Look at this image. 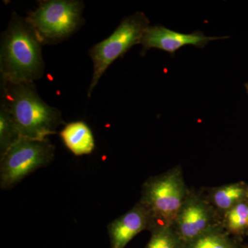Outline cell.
<instances>
[{"label":"cell","instance_id":"cell-17","mask_svg":"<svg viewBox=\"0 0 248 248\" xmlns=\"http://www.w3.org/2000/svg\"><path fill=\"white\" fill-rule=\"evenodd\" d=\"M245 248H248V246H247V247H245Z\"/></svg>","mask_w":248,"mask_h":248},{"label":"cell","instance_id":"cell-1","mask_svg":"<svg viewBox=\"0 0 248 248\" xmlns=\"http://www.w3.org/2000/svg\"><path fill=\"white\" fill-rule=\"evenodd\" d=\"M42 46L25 18L13 14L1 40V81L20 84L41 79L45 73Z\"/></svg>","mask_w":248,"mask_h":248},{"label":"cell","instance_id":"cell-5","mask_svg":"<svg viewBox=\"0 0 248 248\" xmlns=\"http://www.w3.org/2000/svg\"><path fill=\"white\" fill-rule=\"evenodd\" d=\"M149 27L150 21L146 15L142 12L135 13L124 18L108 37L90 50L93 73L88 91L89 97L109 66L117 59L122 58L134 46L140 45Z\"/></svg>","mask_w":248,"mask_h":248},{"label":"cell","instance_id":"cell-2","mask_svg":"<svg viewBox=\"0 0 248 248\" xmlns=\"http://www.w3.org/2000/svg\"><path fill=\"white\" fill-rule=\"evenodd\" d=\"M1 105L9 112L20 138L46 140L64 124L60 111L41 99L34 83L2 81Z\"/></svg>","mask_w":248,"mask_h":248},{"label":"cell","instance_id":"cell-9","mask_svg":"<svg viewBox=\"0 0 248 248\" xmlns=\"http://www.w3.org/2000/svg\"><path fill=\"white\" fill-rule=\"evenodd\" d=\"M153 226L149 212L138 202L108 226L110 248H125L137 235L144 231H151Z\"/></svg>","mask_w":248,"mask_h":248},{"label":"cell","instance_id":"cell-12","mask_svg":"<svg viewBox=\"0 0 248 248\" xmlns=\"http://www.w3.org/2000/svg\"><path fill=\"white\" fill-rule=\"evenodd\" d=\"M184 248H245L241 240L227 232L220 225L186 243Z\"/></svg>","mask_w":248,"mask_h":248},{"label":"cell","instance_id":"cell-4","mask_svg":"<svg viewBox=\"0 0 248 248\" xmlns=\"http://www.w3.org/2000/svg\"><path fill=\"white\" fill-rule=\"evenodd\" d=\"M79 0H47L25 18L42 45H56L71 37L84 22Z\"/></svg>","mask_w":248,"mask_h":248},{"label":"cell","instance_id":"cell-13","mask_svg":"<svg viewBox=\"0 0 248 248\" xmlns=\"http://www.w3.org/2000/svg\"><path fill=\"white\" fill-rule=\"evenodd\" d=\"M222 225L227 232L236 239L247 234L248 227V199L240 202L222 217Z\"/></svg>","mask_w":248,"mask_h":248},{"label":"cell","instance_id":"cell-15","mask_svg":"<svg viewBox=\"0 0 248 248\" xmlns=\"http://www.w3.org/2000/svg\"><path fill=\"white\" fill-rule=\"evenodd\" d=\"M14 122L6 108L0 107V156L9 149L19 139Z\"/></svg>","mask_w":248,"mask_h":248},{"label":"cell","instance_id":"cell-7","mask_svg":"<svg viewBox=\"0 0 248 248\" xmlns=\"http://www.w3.org/2000/svg\"><path fill=\"white\" fill-rule=\"evenodd\" d=\"M220 225L222 217L209 203L203 191L190 189L172 226L186 244Z\"/></svg>","mask_w":248,"mask_h":248},{"label":"cell","instance_id":"cell-18","mask_svg":"<svg viewBox=\"0 0 248 248\" xmlns=\"http://www.w3.org/2000/svg\"></svg>","mask_w":248,"mask_h":248},{"label":"cell","instance_id":"cell-6","mask_svg":"<svg viewBox=\"0 0 248 248\" xmlns=\"http://www.w3.org/2000/svg\"><path fill=\"white\" fill-rule=\"evenodd\" d=\"M55 156V146L46 140L20 138L10 147L0 161V186L8 190L41 168Z\"/></svg>","mask_w":248,"mask_h":248},{"label":"cell","instance_id":"cell-16","mask_svg":"<svg viewBox=\"0 0 248 248\" xmlns=\"http://www.w3.org/2000/svg\"><path fill=\"white\" fill-rule=\"evenodd\" d=\"M245 89H246V93H247L248 95V82L246 83L244 85Z\"/></svg>","mask_w":248,"mask_h":248},{"label":"cell","instance_id":"cell-10","mask_svg":"<svg viewBox=\"0 0 248 248\" xmlns=\"http://www.w3.org/2000/svg\"><path fill=\"white\" fill-rule=\"evenodd\" d=\"M202 191L209 203L221 217L240 202L248 199V185L244 182L205 187Z\"/></svg>","mask_w":248,"mask_h":248},{"label":"cell","instance_id":"cell-8","mask_svg":"<svg viewBox=\"0 0 248 248\" xmlns=\"http://www.w3.org/2000/svg\"><path fill=\"white\" fill-rule=\"evenodd\" d=\"M228 36L212 37L206 36L202 31H195L192 33H182L167 29L161 25L150 26L142 37L141 53H145L151 48H157L174 55L182 47L192 45L197 48H203L210 42L226 40Z\"/></svg>","mask_w":248,"mask_h":248},{"label":"cell","instance_id":"cell-3","mask_svg":"<svg viewBox=\"0 0 248 248\" xmlns=\"http://www.w3.org/2000/svg\"><path fill=\"white\" fill-rule=\"evenodd\" d=\"M189 190L180 165L146 179L139 202L149 212L153 228L172 226Z\"/></svg>","mask_w":248,"mask_h":248},{"label":"cell","instance_id":"cell-11","mask_svg":"<svg viewBox=\"0 0 248 248\" xmlns=\"http://www.w3.org/2000/svg\"><path fill=\"white\" fill-rule=\"evenodd\" d=\"M60 137L66 148L76 156L91 154L95 147L92 131L83 122L66 124Z\"/></svg>","mask_w":248,"mask_h":248},{"label":"cell","instance_id":"cell-14","mask_svg":"<svg viewBox=\"0 0 248 248\" xmlns=\"http://www.w3.org/2000/svg\"><path fill=\"white\" fill-rule=\"evenodd\" d=\"M151 238L145 248H184L186 243L172 226H156L151 231Z\"/></svg>","mask_w":248,"mask_h":248}]
</instances>
